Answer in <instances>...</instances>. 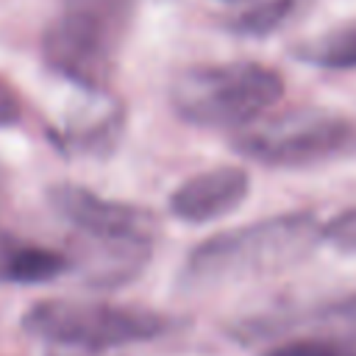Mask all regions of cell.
I'll return each instance as SVG.
<instances>
[{
	"instance_id": "cell-9",
	"label": "cell",
	"mask_w": 356,
	"mask_h": 356,
	"mask_svg": "<svg viewBox=\"0 0 356 356\" xmlns=\"http://www.w3.org/2000/svg\"><path fill=\"white\" fill-rule=\"evenodd\" d=\"M295 58L323 70H356V19L295 44Z\"/></svg>"
},
{
	"instance_id": "cell-11",
	"label": "cell",
	"mask_w": 356,
	"mask_h": 356,
	"mask_svg": "<svg viewBox=\"0 0 356 356\" xmlns=\"http://www.w3.org/2000/svg\"><path fill=\"white\" fill-rule=\"evenodd\" d=\"M261 356H356V328L298 337L264 350Z\"/></svg>"
},
{
	"instance_id": "cell-16",
	"label": "cell",
	"mask_w": 356,
	"mask_h": 356,
	"mask_svg": "<svg viewBox=\"0 0 356 356\" xmlns=\"http://www.w3.org/2000/svg\"><path fill=\"white\" fill-rule=\"evenodd\" d=\"M89 356H100V353H89Z\"/></svg>"
},
{
	"instance_id": "cell-4",
	"label": "cell",
	"mask_w": 356,
	"mask_h": 356,
	"mask_svg": "<svg viewBox=\"0 0 356 356\" xmlns=\"http://www.w3.org/2000/svg\"><path fill=\"white\" fill-rule=\"evenodd\" d=\"M170 320L142 306H120L103 300H64L47 298L22 314V331L64 348L103 353L111 348L147 342L161 337Z\"/></svg>"
},
{
	"instance_id": "cell-13",
	"label": "cell",
	"mask_w": 356,
	"mask_h": 356,
	"mask_svg": "<svg viewBox=\"0 0 356 356\" xmlns=\"http://www.w3.org/2000/svg\"><path fill=\"white\" fill-rule=\"evenodd\" d=\"M14 122H19V100L14 89L0 78V128H8Z\"/></svg>"
},
{
	"instance_id": "cell-6",
	"label": "cell",
	"mask_w": 356,
	"mask_h": 356,
	"mask_svg": "<svg viewBox=\"0 0 356 356\" xmlns=\"http://www.w3.org/2000/svg\"><path fill=\"white\" fill-rule=\"evenodd\" d=\"M50 206L92 242L108 245H150L156 236V217L134 203L106 200L86 186L56 184L50 189Z\"/></svg>"
},
{
	"instance_id": "cell-1",
	"label": "cell",
	"mask_w": 356,
	"mask_h": 356,
	"mask_svg": "<svg viewBox=\"0 0 356 356\" xmlns=\"http://www.w3.org/2000/svg\"><path fill=\"white\" fill-rule=\"evenodd\" d=\"M323 239V225L309 211L278 214L200 242L186 259L192 284H222L270 275L306 259Z\"/></svg>"
},
{
	"instance_id": "cell-15",
	"label": "cell",
	"mask_w": 356,
	"mask_h": 356,
	"mask_svg": "<svg viewBox=\"0 0 356 356\" xmlns=\"http://www.w3.org/2000/svg\"><path fill=\"white\" fill-rule=\"evenodd\" d=\"M225 3H234V6H236V3H242V0H225Z\"/></svg>"
},
{
	"instance_id": "cell-10",
	"label": "cell",
	"mask_w": 356,
	"mask_h": 356,
	"mask_svg": "<svg viewBox=\"0 0 356 356\" xmlns=\"http://www.w3.org/2000/svg\"><path fill=\"white\" fill-rule=\"evenodd\" d=\"M306 3L309 0H242L228 17V28L245 36H267L292 19Z\"/></svg>"
},
{
	"instance_id": "cell-5",
	"label": "cell",
	"mask_w": 356,
	"mask_h": 356,
	"mask_svg": "<svg viewBox=\"0 0 356 356\" xmlns=\"http://www.w3.org/2000/svg\"><path fill=\"white\" fill-rule=\"evenodd\" d=\"M234 147L261 164L309 167L356 150V122L323 108H289L264 114L236 131Z\"/></svg>"
},
{
	"instance_id": "cell-14",
	"label": "cell",
	"mask_w": 356,
	"mask_h": 356,
	"mask_svg": "<svg viewBox=\"0 0 356 356\" xmlns=\"http://www.w3.org/2000/svg\"><path fill=\"white\" fill-rule=\"evenodd\" d=\"M323 317H331V320H342V323L356 325V295H345L339 300L325 303L323 306Z\"/></svg>"
},
{
	"instance_id": "cell-7",
	"label": "cell",
	"mask_w": 356,
	"mask_h": 356,
	"mask_svg": "<svg viewBox=\"0 0 356 356\" xmlns=\"http://www.w3.org/2000/svg\"><path fill=\"white\" fill-rule=\"evenodd\" d=\"M250 192V175L242 167H214L192 175L170 195V211L184 222H211L234 209Z\"/></svg>"
},
{
	"instance_id": "cell-8",
	"label": "cell",
	"mask_w": 356,
	"mask_h": 356,
	"mask_svg": "<svg viewBox=\"0 0 356 356\" xmlns=\"http://www.w3.org/2000/svg\"><path fill=\"white\" fill-rule=\"evenodd\" d=\"M70 270V259L58 250L0 236V281L44 284Z\"/></svg>"
},
{
	"instance_id": "cell-2",
	"label": "cell",
	"mask_w": 356,
	"mask_h": 356,
	"mask_svg": "<svg viewBox=\"0 0 356 356\" xmlns=\"http://www.w3.org/2000/svg\"><path fill=\"white\" fill-rule=\"evenodd\" d=\"M131 17L134 0H61L42 33L47 67L86 92H106Z\"/></svg>"
},
{
	"instance_id": "cell-12",
	"label": "cell",
	"mask_w": 356,
	"mask_h": 356,
	"mask_svg": "<svg viewBox=\"0 0 356 356\" xmlns=\"http://www.w3.org/2000/svg\"><path fill=\"white\" fill-rule=\"evenodd\" d=\"M323 239H328L339 250L356 253V209H345L328 225H323Z\"/></svg>"
},
{
	"instance_id": "cell-3",
	"label": "cell",
	"mask_w": 356,
	"mask_h": 356,
	"mask_svg": "<svg viewBox=\"0 0 356 356\" xmlns=\"http://www.w3.org/2000/svg\"><path fill=\"white\" fill-rule=\"evenodd\" d=\"M284 97V78L256 61L197 64L170 83L175 114L200 128H248Z\"/></svg>"
}]
</instances>
